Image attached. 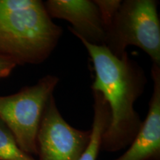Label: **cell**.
I'll return each instance as SVG.
<instances>
[{
    "label": "cell",
    "instance_id": "obj_6",
    "mask_svg": "<svg viewBox=\"0 0 160 160\" xmlns=\"http://www.w3.org/2000/svg\"><path fill=\"white\" fill-rule=\"evenodd\" d=\"M51 19L66 20L70 31L78 39L103 45L106 29L99 8L91 0H48L44 2Z\"/></svg>",
    "mask_w": 160,
    "mask_h": 160
},
{
    "label": "cell",
    "instance_id": "obj_7",
    "mask_svg": "<svg viewBox=\"0 0 160 160\" xmlns=\"http://www.w3.org/2000/svg\"><path fill=\"white\" fill-rule=\"evenodd\" d=\"M153 89L146 119L125 153L115 160H160V65L152 64Z\"/></svg>",
    "mask_w": 160,
    "mask_h": 160
},
{
    "label": "cell",
    "instance_id": "obj_3",
    "mask_svg": "<svg viewBox=\"0 0 160 160\" xmlns=\"http://www.w3.org/2000/svg\"><path fill=\"white\" fill-rule=\"evenodd\" d=\"M154 0H125L106 29L104 45L116 57L136 46L160 65V22Z\"/></svg>",
    "mask_w": 160,
    "mask_h": 160
},
{
    "label": "cell",
    "instance_id": "obj_2",
    "mask_svg": "<svg viewBox=\"0 0 160 160\" xmlns=\"http://www.w3.org/2000/svg\"><path fill=\"white\" fill-rule=\"evenodd\" d=\"M62 35L42 1L0 0V55L17 65L42 63Z\"/></svg>",
    "mask_w": 160,
    "mask_h": 160
},
{
    "label": "cell",
    "instance_id": "obj_8",
    "mask_svg": "<svg viewBox=\"0 0 160 160\" xmlns=\"http://www.w3.org/2000/svg\"><path fill=\"white\" fill-rule=\"evenodd\" d=\"M93 119L91 130V139L87 148L78 160H97L102 135L105 133L111 119V111L103 96L97 91H93Z\"/></svg>",
    "mask_w": 160,
    "mask_h": 160
},
{
    "label": "cell",
    "instance_id": "obj_4",
    "mask_svg": "<svg viewBox=\"0 0 160 160\" xmlns=\"http://www.w3.org/2000/svg\"><path fill=\"white\" fill-rule=\"evenodd\" d=\"M57 76L48 74L35 85L17 93L0 96V120L14 137L19 147L29 155H37V136L44 108L59 83Z\"/></svg>",
    "mask_w": 160,
    "mask_h": 160
},
{
    "label": "cell",
    "instance_id": "obj_10",
    "mask_svg": "<svg viewBox=\"0 0 160 160\" xmlns=\"http://www.w3.org/2000/svg\"><path fill=\"white\" fill-rule=\"evenodd\" d=\"M94 2L99 10L105 29L111 25L112 20L121 5L120 0H95Z\"/></svg>",
    "mask_w": 160,
    "mask_h": 160
},
{
    "label": "cell",
    "instance_id": "obj_11",
    "mask_svg": "<svg viewBox=\"0 0 160 160\" xmlns=\"http://www.w3.org/2000/svg\"><path fill=\"white\" fill-rule=\"evenodd\" d=\"M16 67L13 61L0 55V79L9 77Z\"/></svg>",
    "mask_w": 160,
    "mask_h": 160
},
{
    "label": "cell",
    "instance_id": "obj_9",
    "mask_svg": "<svg viewBox=\"0 0 160 160\" xmlns=\"http://www.w3.org/2000/svg\"><path fill=\"white\" fill-rule=\"evenodd\" d=\"M0 160H37L20 148L11 131L1 120Z\"/></svg>",
    "mask_w": 160,
    "mask_h": 160
},
{
    "label": "cell",
    "instance_id": "obj_5",
    "mask_svg": "<svg viewBox=\"0 0 160 160\" xmlns=\"http://www.w3.org/2000/svg\"><path fill=\"white\" fill-rule=\"evenodd\" d=\"M90 139L91 130L77 129L64 119L52 95L44 108L37 132L39 160H78Z\"/></svg>",
    "mask_w": 160,
    "mask_h": 160
},
{
    "label": "cell",
    "instance_id": "obj_1",
    "mask_svg": "<svg viewBox=\"0 0 160 160\" xmlns=\"http://www.w3.org/2000/svg\"><path fill=\"white\" fill-rule=\"evenodd\" d=\"M79 39L93 62L95 79L92 91L103 96L111 111L109 125L102 138L101 150L119 151L131 145L142 123L134 104L145 88L147 77L128 53L119 58L105 45Z\"/></svg>",
    "mask_w": 160,
    "mask_h": 160
}]
</instances>
